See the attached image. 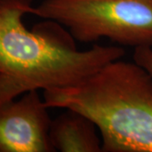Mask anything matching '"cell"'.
Here are the masks:
<instances>
[{
  "instance_id": "cell-2",
  "label": "cell",
  "mask_w": 152,
  "mask_h": 152,
  "mask_svg": "<svg viewBox=\"0 0 152 152\" xmlns=\"http://www.w3.org/2000/svg\"><path fill=\"white\" fill-rule=\"evenodd\" d=\"M48 108L76 110L95 123L104 152H152V76L118 59L76 85L46 90Z\"/></svg>"
},
{
  "instance_id": "cell-5",
  "label": "cell",
  "mask_w": 152,
  "mask_h": 152,
  "mask_svg": "<svg viewBox=\"0 0 152 152\" xmlns=\"http://www.w3.org/2000/svg\"><path fill=\"white\" fill-rule=\"evenodd\" d=\"M96 125L90 118L76 110L65 112L52 120L49 139L55 151L101 152L102 142Z\"/></svg>"
},
{
  "instance_id": "cell-1",
  "label": "cell",
  "mask_w": 152,
  "mask_h": 152,
  "mask_svg": "<svg viewBox=\"0 0 152 152\" xmlns=\"http://www.w3.org/2000/svg\"><path fill=\"white\" fill-rule=\"evenodd\" d=\"M32 2L9 0L0 7V106L30 91L76 85L125 54L115 46L80 51L71 33L51 20L28 31L23 16Z\"/></svg>"
},
{
  "instance_id": "cell-6",
  "label": "cell",
  "mask_w": 152,
  "mask_h": 152,
  "mask_svg": "<svg viewBox=\"0 0 152 152\" xmlns=\"http://www.w3.org/2000/svg\"><path fill=\"white\" fill-rule=\"evenodd\" d=\"M134 61L152 76V47H138L134 48Z\"/></svg>"
},
{
  "instance_id": "cell-4",
  "label": "cell",
  "mask_w": 152,
  "mask_h": 152,
  "mask_svg": "<svg viewBox=\"0 0 152 152\" xmlns=\"http://www.w3.org/2000/svg\"><path fill=\"white\" fill-rule=\"evenodd\" d=\"M37 90L0 106V152L54 151L49 139L52 119Z\"/></svg>"
},
{
  "instance_id": "cell-3",
  "label": "cell",
  "mask_w": 152,
  "mask_h": 152,
  "mask_svg": "<svg viewBox=\"0 0 152 152\" xmlns=\"http://www.w3.org/2000/svg\"><path fill=\"white\" fill-rule=\"evenodd\" d=\"M29 14L58 22L75 40L152 47V0H43Z\"/></svg>"
},
{
  "instance_id": "cell-7",
  "label": "cell",
  "mask_w": 152,
  "mask_h": 152,
  "mask_svg": "<svg viewBox=\"0 0 152 152\" xmlns=\"http://www.w3.org/2000/svg\"><path fill=\"white\" fill-rule=\"evenodd\" d=\"M7 1H9V0H0V7L3 5V4H4Z\"/></svg>"
}]
</instances>
